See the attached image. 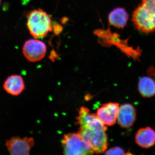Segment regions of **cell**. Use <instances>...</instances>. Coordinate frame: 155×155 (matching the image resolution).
Listing matches in <instances>:
<instances>
[{
	"instance_id": "7a4b0ae2",
	"label": "cell",
	"mask_w": 155,
	"mask_h": 155,
	"mask_svg": "<svg viewBox=\"0 0 155 155\" xmlns=\"http://www.w3.org/2000/svg\"><path fill=\"white\" fill-rule=\"evenodd\" d=\"M132 21L140 32L148 34L155 31V0H142L134 11Z\"/></svg>"
},
{
	"instance_id": "30bf717a",
	"label": "cell",
	"mask_w": 155,
	"mask_h": 155,
	"mask_svg": "<svg viewBox=\"0 0 155 155\" xmlns=\"http://www.w3.org/2000/svg\"><path fill=\"white\" fill-rule=\"evenodd\" d=\"M137 144L143 148L148 149L155 144V131L150 127L140 128L137 130L135 136Z\"/></svg>"
},
{
	"instance_id": "4fadbf2b",
	"label": "cell",
	"mask_w": 155,
	"mask_h": 155,
	"mask_svg": "<svg viewBox=\"0 0 155 155\" xmlns=\"http://www.w3.org/2000/svg\"><path fill=\"white\" fill-rule=\"evenodd\" d=\"M106 155H124L125 151L123 149L119 147H114L105 151Z\"/></svg>"
},
{
	"instance_id": "52a82bcc",
	"label": "cell",
	"mask_w": 155,
	"mask_h": 155,
	"mask_svg": "<svg viewBox=\"0 0 155 155\" xmlns=\"http://www.w3.org/2000/svg\"><path fill=\"white\" fill-rule=\"evenodd\" d=\"M119 108V103H106L98 108L97 116L106 126H113L117 121Z\"/></svg>"
},
{
	"instance_id": "8fae6325",
	"label": "cell",
	"mask_w": 155,
	"mask_h": 155,
	"mask_svg": "<svg viewBox=\"0 0 155 155\" xmlns=\"http://www.w3.org/2000/svg\"><path fill=\"white\" fill-rule=\"evenodd\" d=\"M128 18V14L125 8H116L110 12L108 15V21L112 26L122 29L126 26Z\"/></svg>"
},
{
	"instance_id": "8992f818",
	"label": "cell",
	"mask_w": 155,
	"mask_h": 155,
	"mask_svg": "<svg viewBox=\"0 0 155 155\" xmlns=\"http://www.w3.org/2000/svg\"><path fill=\"white\" fill-rule=\"evenodd\" d=\"M35 145L34 139L31 137L21 138L13 137L6 140L5 145L11 155H28Z\"/></svg>"
},
{
	"instance_id": "7c38bea8",
	"label": "cell",
	"mask_w": 155,
	"mask_h": 155,
	"mask_svg": "<svg viewBox=\"0 0 155 155\" xmlns=\"http://www.w3.org/2000/svg\"><path fill=\"white\" fill-rule=\"evenodd\" d=\"M138 91L142 96L151 97L155 95V81L151 78L143 76L138 81Z\"/></svg>"
},
{
	"instance_id": "277c9868",
	"label": "cell",
	"mask_w": 155,
	"mask_h": 155,
	"mask_svg": "<svg viewBox=\"0 0 155 155\" xmlns=\"http://www.w3.org/2000/svg\"><path fill=\"white\" fill-rule=\"evenodd\" d=\"M61 143L65 155H84L94 153L88 143L78 133L65 134L61 140Z\"/></svg>"
},
{
	"instance_id": "5b68a950",
	"label": "cell",
	"mask_w": 155,
	"mask_h": 155,
	"mask_svg": "<svg viewBox=\"0 0 155 155\" xmlns=\"http://www.w3.org/2000/svg\"><path fill=\"white\" fill-rule=\"evenodd\" d=\"M47 51L46 45L43 41L31 39L26 41L22 48V53L29 62H36L43 59Z\"/></svg>"
},
{
	"instance_id": "3957f363",
	"label": "cell",
	"mask_w": 155,
	"mask_h": 155,
	"mask_svg": "<svg viewBox=\"0 0 155 155\" xmlns=\"http://www.w3.org/2000/svg\"><path fill=\"white\" fill-rule=\"evenodd\" d=\"M27 17V28L35 38L45 37L52 31L51 17L42 9H36L30 11Z\"/></svg>"
},
{
	"instance_id": "5bb4252c",
	"label": "cell",
	"mask_w": 155,
	"mask_h": 155,
	"mask_svg": "<svg viewBox=\"0 0 155 155\" xmlns=\"http://www.w3.org/2000/svg\"><path fill=\"white\" fill-rule=\"evenodd\" d=\"M1 2H2V0H0V5H1Z\"/></svg>"
},
{
	"instance_id": "6da1fadb",
	"label": "cell",
	"mask_w": 155,
	"mask_h": 155,
	"mask_svg": "<svg viewBox=\"0 0 155 155\" xmlns=\"http://www.w3.org/2000/svg\"><path fill=\"white\" fill-rule=\"evenodd\" d=\"M76 120V124L79 126L78 133L88 143L94 153L105 152L108 145L107 127L96 114L91 113L86 107H81L78 110Z\"/></svg>"
},
{
	"instance_id": "ba28073f",
	"label": "cell",
	"mask_w": 155,
	"mask_h": 155,
	"mask_svg": "<svg viewBox=\"0 0 155 155\" xmlns=\"http://www.w3.org/2000/svg\"><path fill=\"white\" fill-rule=\"evenodd\" d=\"M136 110L132 104H125L119 108L117 121L121 127L128 128L132 127L136 119Z\"/></svg>"
},
{
	"instance_id": "9c48e42d",
	"label": "cell",
	"mask_w": 155,
	"mask_h": 155,
	"mask_svg": "<svg viewBox=\"0 0 155 155\" xmlns=\"http://www.w3.org/2000/svg\"><path fill=\"white\" fill-rule=\"evenodd\" d=\"M3 88L8 94L17 96L25 90L24 79L22 76L17 74L10 75L4 82Z\"/></svg>"
}]
</instances>
